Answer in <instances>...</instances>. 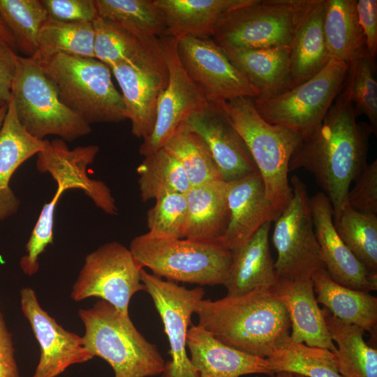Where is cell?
I'll list each match as a JSON object with an SVG mask.
<instances>
[{"label":"cell","instance_id":"8","mask_svg":"<svg viewBox=\"0 0 377 377\" xmlns=\"http://www.w3.org/2000/svg\"><path fill=\"white\" fill-rule=\"evenodd\" d=\"M306 1L249 0L219 19L212 38L220 46L289 47Z\"/></svg>","mask_w":377,"mask_h":377},{"label":"cell","instance_id":"6","mask_svg":"<svg viewBox=\"0 0 377 377\" xmlns=\"http://www.w3.org/2000/svg\"><path fill=\"white\" fill-rule=\"evenodd\" d=\"M129 250L154 275L200 286L224 285L232 261V251L218 242L158 237L147 232L134 237Z\"/></svg>","mask_w":377,"mask_h":377},{"label":"cell","instance_id":"17","mask_svg":"<svg viewBox=\"0 0 377 377\" xmlns=\"http://www.w3.org/2000/svg\"><path fill=\"white\" fill-rule=\"evenodd\" d=\"M20 305L40 346V358L32 377H57L70 366L93 358L82 337L63 328L41 307L34 289L20 290Z\"/></svg>","mask_w":377,"mask_h":377},{"label":"cell","instance_id":"29","mask_svg":"<svg viewBox=\"0 0 377 377\" xmlns=\"http://www.w3.org/2000/svg\"><path fill=\"white\" fill-rule=\"evenodd\" d=\"M249 0H155L165 20V35L212 37L219 19Z\"/></svg>","mask_w":377,"mask_h":377},{"label":"cell","instance_id":"34","mask_svg":"<svg viewBox=\"0 0 377 377\" xmlns=\"http://www.w3.org/2000/svg\"><path fill=\"white\" fill-rule=\"evenodd\" d=\"M94 35L93 23L66 22L48 16L39 31L38 48L33 57L64 54L95 58Z\"/></svg>","mask_w":377,"mask_h":377},{"label":"cell","instance_id":"25","mask_svg":"<svg viewBox=\"0 0 377 377\" xmlns=\"http://www.w3.org/2000/svg\"><path fill=\"white\" fill-rule=\"evenodd\" d=\"M271 222L264 223L243 245L232 250V261L224 283L228 297L253 290L272 288L278 278L272 258L268 235Z\"/></svg>","mask_w":377,"mask_h":377},{"label":"cell","instance_id":"51","mask_svg":"<svg viewBox=\"0 0 377 377\" xmlns=\"http://www.w3.org/2000/svg\"><path fill=\"white\" fill-rule=\"evenodd\" d=\"M294 377H304L302 375H299V374H293Z\"/></svg>","mask_w":377,"mask_h":377},{"label":"cell","instance_id":"36","mask_svg":"<svg viewBox=\"0 0 377 377\" xmlns=\"http://www.w3.org/2000/svg\"><path fill=\"white\" fill-rule=\"evenodd\" d=\"M345 245L372 275H377V214L357 211L346 205L333 218Z\"/></svg>","mask_w":377,"mask_h":377},{"label":"cell","instance_id":"44","mask_svg":"<svg viewBox=\"0 0 377 377\" xmlns=\"http://www.w3.org/2000/svg\"><path fill=\"white\" fill-rule=\"evenodd\" d=\"M356 10L362 29L366 50L371 60L377 54V1L356 0Z\"/></svg>","mask_w":377,"mask_h":377},{"label":"cell","instance_id":"35","mask_svg":"<svg viewBox=\"0 0 377 377\" xmlns=\"http://www.w3.org/2000/svg\"><path fill=\"white\" fill-rule=\"evenodd\" d=\"M163 147L181 163L191 186L221 179L207 145L185 124L177 128Z\"/></svg>","mask_w":377,"mask_h":377},{"label":"cell","instance_id":"37","mask_svg":"<svg viewBox=\"0 0 377 377\" xmlns=\"http://www.w3.org/2000/svg\"><path fill=\"white\" fill-rule=\"evenodd\" d=\"M266 359L274 374L288 372L304 377H342L336 369L332 352L294 342L290 338Z\"/></svg>","mask_w":377,"mask_h":377},{"label":"cell","instance_id":"14","mask_svg":"<svg viewBox=\"0 0 377 377\" xmlns=\"http://www.w3.org/2000/svg\"><path fill=\"white\" fill-rule=\"evenodd\" d=\"M141 281L162 320L170 343L171 360L165 364L161 377H198L186 353V337L191 316L203 299L202 287L187 289L173 281L147 273L142 268Z\"/></svg>","mask_w":377,"mask_h":377},{"label":"cell","instance_id":"19","mask_svg":"<svg viewBox=\"0 0 377 377\" xmlns=\"http://www.w3.org/2000/svg\"><path fill=\"white\" fill-rule=\"evenodd\" d=\"M312 220L323 264L330 277L345 287L369 293L377 290V275L371 274L338 235L333 208L322 192L310 198Z\"/></svg>","mask_w":377,"mask_h":377},{"label":"cell","instance_id":"46","mask_svg":"<svg viewBox=\"0 0 377 377\" xmlns=\"http://www.w3.org/2000/svg\"><path fill=\"white\" fill-rule=\"evenodd\" d=\"M17 54L0 39V103H8L17 70Z\"/></svg>","mask_w":377,"mask_h":377},{"label":"cell","instance_id":"4","mask_svg":"<svg viewBox=\"0 0 377 377\" xmlns=\"http://www.w3.org/2000/svg\"><path fill=\"white\" fill-rule=\"evenodd\" d=\"M32 58L54 85L61 103L84 122L90 125L127 119L123 97L106 64L96 58L64 54Z\"/></svg>","mask_w":377,"mask_h":377},{"label":"cell","instance_id":"50","mask_svg":"<svg viewBox=\"0 0 377 377\" xmlns=\"http://www.w3.org/2000/svg\"><path fill=\"white\" fill-rule=\"evenodd\" d=\"M8 103H0V109Z\"/></svg>","mask_w":377,"mask_h":377},{"label":"cell","instance_id":"47","mask_svg":"<svg viewBox=\"0 0 377 377\" xmlns=\"http://www.w3.org/2000/svg\"><path fill=\"white\" fill-rule=\"evenodd\" d=\"M0 39L17 53L15 38L6 23L0 15Z\"/></svg>","mask_w":377,"mask_h":377},{"label":"cell","instance_id":"20","mask_svg":"<svg viewBox=\"0 0 377 377\" xmlns=\"http://www.w3.org/2000/svg\"><path fill=\"white\" fill-rule=\"evenodd\" d=\"M229 219L217 242L230 251L243 245L266 222L274 221L275 214L265 198V185L258 171L227 182Z\"/></svg>","mask_w":377,"mask_h":377},{"label":"cell","instance_id":"1","mask_svg":"<svg viewBox=\"0 0 377 377\" xmlns=\"http://www.w3.org/2000/svg\"><path fill=\"white\" fill-rule=\"evenodd\" d=\"M354 106L341 88L320 124L303 138L289 161L288 170L303 168L313 175L337 217L347 204L350 186L367 163L369 123L357 121Z\"/></svg>","mask_w":377,"mask_h":377},{"label":"cell","instance_id":"18","mask_svg":"<svg viewBox=\"0 0 377 377\" xmlns=\"http://www.w3.org/2000/svg\"><path fill=\"white\" fill-rule=\"evenodd\" d=\"M184 124L203 139L223 181H235L258 171L246 143L219 105L209 103Z\"/></svg>","mask_w":377,"mask_h":377},{"label":"cell","instance_id":"42","mask_svg":"<svg viewBox=\"0 0 377 377\" xmlns=\"http://www.w3.org/2000/svg\"><path fill=\"white\" fill-rule=\"evenodd\" d=\"M354 182L346 205L363 213L377 214V160L367 164Z\"/></svg>","mask_w":377,"mask_h":377},{"label":"cell","instance_id":"40","mask_svg":"<svg viewBox=\"0 0 377 377\" xmlns=\"http://www.w3.org/2000/svg\"><path fill=\"white\" fill-rule=\"evenodd\" d=\"M93 26L95 58L110 68L117 64L135 59L155 38H140L99 16Z\"/></svg>","mask_w":377,"mask_h":377},{"label":"cell","instance_id":"45","mask_svg":"<svg viewBox=\"0 0 377 377\" xmlns=\"http://www.w3.org/2000/svg\"><path fill=\"white\" fill-rule=\"evenodd\" d=\"M0 377H20L12 334L0 310Z\"/></svg>","mask_w":377,"mask_h":377},{"label":"cell","instance_id":"41","mask_svg":"<svg viewBox=\"0 0 377 377\" xmlns=\"http://www.w3.org/2000/svg\"><path fill=\"white\" fill-rule=\"evenodd\" d=\"M186 214V193L163 195L147 212V233L158 237L184 238Z\"/></svg>","mask_w":377,"mask_h":377},{"label":"cell","instance_id":"48","mask_svg":"<svg viewBox=\"0 0 377 377\" xmlns=\"http://www.w3.org/2000/svg\"><path fill=\"white\" fill-rule=\"evenodd\" d=\"M7 104L4 105L1 109H0V128L1 127L2 123L3 121L6 111H7Z\"/></svg>","mask_w":377,"mask_h":377},{"label":"cell","instance_id":"9","mask_svg":"<svg viewBox=\"0 0 377 377\" xmlns=\"http://www.w3.org/2000/svg\"><path fill=\"white\" fill-rule=\"evenodd\" d=\"M348 66L331 59L318 73L300 84L274 97L254 98L255 108L267 122L305 138L320 124L339 94Z\"/></svg>","mask_w":377,"mask_h":377},{"label":"cell","instance_id":"12","mask_svg":"<svg viewBox=\"0 0 377 377\" xmlns=\"http://www.w3.org/2000/svg\"><path fill=\"white\" fill-rule=\"evenodd\" d=\"M142 268L129 249L121 243L114 241L103 244L86 256L71 297L76 302L98 297L129 316L131 297L145 290L141 281Z\"/></svg>","mask_w":377,"mask_h":377},{"label":"cell","instance_id":"13","mask_svg":"<svg viewBox=\"0 0 377 377\" xmlns=\"http://www.w3.org/2000/svg\"><path fill=\"white\" fill-rule=\"evenodd\" d=\"M121 90L131 133L145 139L152 132L159 98L168 81V70L159 38H154L131 61L110 68Z\"/></svg>","mask_w":377,"mask_h":377},{"label":"cell","instance_id":"23","mask_svg":"<svg viewBox=\"0 0 377 377\" xmlns=\"http://www.w3.org/2000/svg\"><path fill=\"white\" fill-rule=\"evenodd\" d=\"M325 0H307L291 40L289 52L290 89L318 73L331 58L323 20Z\"/></svg>","mask_w":377,"mask_h":377},{"label":"cell","instance_id":"32","mask_svg":"<svg viewBox=\"0 0 377 377\" xmlns=\"http://www.w3.org/2000/svg\"><path fill=\"white\" fill-rule=\"evenodd\" d=\"M100 17L140 38L165 35L163 15L155 0H94Z\"/></svg>","mask_w":377,"mask_h":377},{"label":"cell","instance_id":"49","mask_svg":"<svg viewBox=\"0 0 377 377\" xmlns=\"http://www.w3.org/2000/svg\"><path fill=\"white\" fill-rule=\"evenodd\" d=\"M275 374V377H294L293 374L288 372H277Z\"/></svg>","mask_w":377,"mask_h":377},{"label":"cell","instance_id":"39","mask_svg":"<svg viewBox=\"0 0 377 377\" xmlns=\"http://www.w3.org/2000/svg\"><path fill=\"white\" fill-rule=\"evenodd\" d=\"M343 89L353 104L357 117L364 115L376 135L377 82L375 77L376 61L365 53L348 63Z\"/></svg>","mask_w":377,"mask_h":377},{"label":"cell","instance_id":"21","mask_svg":"<svg viewBox=\"0 0 377 377\" xmlns=\"http://www.w3.org/2000/svg\"><path fill=\"white\" fill-rule=\"evenodd\" d=\"M272 290L288 312L293 341L331 352L336 349L318 306L311 277L278 279Z\"/></svg>","mask_w":377,"mask_h":377},{"label":"cell","instance_id":"31","mask_svg":"<svg viewBox=\"0 0 377 377\" xmlns=\"http://www.w3.org/2000/svg\"><path fill=\"white\" fill-rule=\"evenodd\" d=\"M323 29L331 59L348 64L367 53L356 0H325Z\"/></svg>","mask_w":377,"mask_h":377},{"label":"cell","instance_id":"3","mask_svg":"<svg viewBox=\"0 0 377 377\" xmlns=\"http://www.w3.org/2000/svg\"><path fill=\"white\" fill-rule=\"evenodd\" d=\"M216 105L246 143L263 180L266 200L277 219L293 196L288 165L303 136L267 122L257 112L252 98L238 97Z\"/></svg>","mask_w":377,"mask_h":377},{"label":"cell","instance_id":"2","mask_svg":"<svg viewBox=\"0 0 377 377\" xmlns=\"http://www.w3.org/2000/svg\"><path fill=\"white\" fill-rule=\"evenodd\" d=\"M195 313L198 325L221 342L260 358H267L290 338L288 312L272 288H258L238 297L202 299Z\"/></svg>","mask_w":377,"mask_h":377},{"label":"cell","instance_id":"11","mask_svg":"<svg viewBox=\"0 0 377 377\" xmlns=\"http://www.w3.org/2000/svg\"><path fill=\"white\" fill-rule=\"evenodd\" d=\"M293 196L274 221L272 242L277 253L274 268L278 279L311 277L325 267L320 257L310 206V197L301 179L290 180Z\"/></svg>","mask_w":377,"mask_h":377},{"label":"cell","instance_id":"7","mask_svg":"<svg viewBox=\"0 0 377 377\" xmlns=\"http://www.w3.org/2000/svg\"><path fill=\"white\" fill-rule=\"evenodd\" d=\"M11 98L19 121L38 140L54 135L71 142L91 131L89 124L61 103L54 85L32 57L17 55Z\"/></svg>","mask_w":377,"mask_h":377},{"label":"cell","instance_id":"15","mask_svg":"<svg viewBox=\"0 0 377 377\" xmlns=\"http://www.w3.org/2000/svg\"><path fill=\"white\" fill-rule=\"evenodd\" d=\"M177 49L183 67L209 103L219 104L238 97L254 99L259 96L212 37L180 38Z\"/></svg>","mask_w":377,"mask_h":377},{"label":"cell","instance_id":"22","mask_svg":"<svg viewBox=\"0 0 377 377\" xmlns=\"http://www.w3.org/2000/svg\"><path fill=\"white\" fill-rule=\"evenodd\" d=\"M190 360L198 377L273 375L268 361L230 347L203 327L191 324L186 337Z\"/></svg>","mask_w":377,"mask_h":377},{"label":"cell","instance_id":"28","mask_svg":"<svg viewBox=\"0 0 377 377\" xmlns=\"http://www.w3.org/2000/svg\"><path fill=\"white\" fill-rule=\"evenodd\" d=\"M318 303L340 320L376 334L377 297L368 292L351 289L334 282L325 267L311 276Z\"/></svg>","mask_w":377,"mask_h":377},{"label":"cell","instance_id":"30","mask_svg":"<svg viewBox=\"0 0 377 377\" xmlns=\"http://www.w3.org/2000/svg\"><path fill=\"white\" fill-rule=\"evenodd\" d=\"M325 324L337 348L332 352L336 369L342 377H377V350L364 339V331L334 317L322 309Z\"/></svg>","mask_w":377,"mask_h":377},{"label":"cell","instance_id":"38","mask_svg":"<svg viewBox=\"0 0 377 377\" xmlns=\"http://www.w3.org/2000/svg\"><path fill=\"white\" fill-rule=\"evenodd\" d=\"M0 15L11 31L17 52L33 57L39 31L48 17L41 0H0Z\"/></svg>","mask_w":377,"mask_h":377},{"label":"cell","instance_id":"5","mask_svg":"<svg viewBox=\"0 0 377 377\" xmlns=\"http://www.w3.org/2000/svg\"><path fill=\"white\" fill-rule=\"evenodd\" d=\"M84 326L82 343L93 357L105 360L114 377H151L161 374L165 361L156 346L137 330L129 316L100 300L80 309Z\"/></svg>","mask_w":377,"mask_h":377},{"label":"cell","instance_id":"27","mask_svg":"<svg viewBox=\"0 0 377 377\" xmlns=\"http://www.w3.org/2000/svg\"><path fill=\"white\" fill-rule=\"evenodd\" d=\"M227 182L221 179L191 186L186 193V221L184 238L217 242L229 219Z\"/></svg>","mask_w":377,"mask_h":377},{"label":"cell","instance_id":"33","mask_svg":"<svg viewBox=\"0 0 377 377\" xmlns=\"http://www.w3.org/2000/svg\"><path fill=\"white\" fill-rule=\"evenodd\" d=\"M137 168L142 201L156 199L171 193H186L191 187L183 167L163 147L144 156Z\"/></svg>","mask_w":377,"mask_h":377},{"label":"cell","instance_id":"43","mask_svg":"<svg viewBox=\"0 0 377 377\" xmlns=\"http://www.w3.org/2000/svg\"><path fill=\"white\" fill-rule=\"evenodd\" d=\"M48 16L66 22H91L98 17L94 0H41Z\"/></svg>","mask_w":377,"mask_h":377},{"label":"cell","instance_id":"24","mask_svg":"<svg viewBox=\"0 0 377 377\" xmlns=\"http://www.w3.org/2000/svg\"><path fill=\"white\" fill-rule=\"evenodd\" d=\"M47 142L34 138L22 126L10 98L0 128V221L14 215L20 205L9 185L11 177L24 162L43 150Z\"/></svg>","mask_w":377,"mask_h":377},{"label":"cell","instance_id":"10","mask_svg":"<svg viewBox=\"0 0 377 377\" xmlns=\"http://www.w3.org/2000/svg\"><path fill=\"white\" fill-rule=\"evenodd\" d=\"M98 151V146L91 145L71 149L64 140L57 138L48 141L37 154L38 170L48 172L57 184L54 195L42 208L33 229L38 236L47 238L53 235L55 207L68 189L82 190L105 213L117 214L115 200L108 186L101 181L90 179L87 174V166L93 163Z\"/></svg>","mask_w":377,"mask_h":377},{"label":"cell","instance_id":"16","mask_svg":"<svg viewBox=\"0 0 377 377\" xmlns=\"http://www.w3.org/2000/svg\"><path fill=\"white\" fill-rule=\"evenodd\" d=\"M159 41L168 66V81L158 102L154 129L140 146L139 153L143 156L162 148L189 116L209 105L202 89L189 77L179 60L177 39L164 35Z\"/></svg>","mask_w":377,"mask_h":377},{"label":"cell","instance_id":"26","mask_svg":"<svg viewBox=\"0 0 377 377\" xmlns=\"http://www.w3.org/2000/svg\"><path fill=\"white\" fill-rule=\"evenodd\" d=\"M221 47L230 62L257 89L259 96L256 98H269L290 89L288 46Z\"/></svg>","mask_w":377,"mask_h":377}]
</instances>
